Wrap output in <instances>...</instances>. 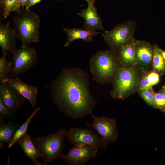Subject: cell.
Masks as SVG:
<instances>
[{
	"instance_id": "1",
	"label": "cell",
	"mask_w": 165,
	"mask_h": 165,
	"mask_svg": "<svg viewBox=\"0 0 165 165\" xmlns=\"http://www.w3.org/2000/svg\"><path fill=\"white\" fill-rule=\"evenodd\" d=\"M88 75L80 68L68 67L52 80L53 102L64 115L80 119L92 113L97 101L90 92Z\"/></svg>"
},
{
	"instance_id": "2",
	"label": "cell",
	"mask_w": 165,
	"mask_h": 165,
	"mask_svg": "<svg viewBox=\"0 0 165 165\" xmlns=\"http://www.w3.org/2000/svg\"><path fill=\"white\" fill-rule=\"evenodd\" d=\"M116 51L110 49L99 51L93 55L89 63L93 79L99 84H104L114 79L119 61Z\"/></svg>"
},
{
	"instance_id": "3",
	"label": "cell",
	"mask_w": 165,
	"mask_h": 165,
	"mask_svg": "<svg viewBox=\"0 0 165 165\" xmlns=\"http://www.w3.org/2000/svg\"><path fill=\"white\" fill-rule=\"evenodd\" d=\"M17 15L12 17L16 37L22 45L40 42V18L30 9H22Z\"/></svg>"
},
{
	"instance_id": "4",
	"label": "cell",
	"mask_w": 165,
	"mask_h": 165,
	"mask_svg": "<svg viewBox=\"0 0 165 165\" xmlns=\"http://www.w3.org/2000/svg\"><path fill=\"white\" fill-rule=\"evenodd\" d=\"M67 132L65 128H61L53 134L31 139L35 148L40 152L45 165L63 154L65 147L63 137Z\"/></svg>"
},
{
	"instance_id": "5",
	"label": "cell",
	"mask_w": 165,
	"mask_h": 165,
	"mask_svg": "<svg viewBox=\"0 0 165 165\" xmlns=\"http://www.w3.org/2000/svg\"><path fill=\"white\" fill-rule=\"evenodd\" d=\"M11 53L12 59L9 62V77H18L30 70L38 62L36 50L29 45H22L20 48H16Z\"/></svg>"
},
{
	"instance_id": "6",
	"label": "cell",
	"mask_w": 165,
	"mask_h": 165,
	"mask_svg": "<svg viewBox=\"0 0 165 165\" xmlns=\"http://www.w3.org/2000/svg\"><path fill=\"white\" fill-rule=\"evenodd\" d=\"M135 28L134 21H126L116 25L111 31L104 32L102 36L110 49L116 53L123 46L135 41L133 37Z\"/></svg>"
},
{
	"instance_id": "7",
	"label": "cell",
	"mask_w": 165,
	"mask_h": 165,
	"mask_svg": "<svg viewBox=\"0 0 165 165\" xmlns=\"http://www.w3.org/2000/svg\"><path fill=\"white\" fill-rule=\"evenodd\" d=\"M91 115L93 118V123L92 124H87L86 126L97 130L101 138L103 148L105 149L109 144L115 142L118 139V131L116 121L112 118L97 117L92 112Z\"/></svg>"
},
{
	"instance_id": "8",
	"label": "cell",
	"mask_w": 165,
	"mask_h": 165,
	"mask_svg": "<svg viewBox=\"0 0 165 165\" xmlns=\"http://www.w3.org/2000/svg\"><path fill=\"white\" fill-rule=\"evenodd\" d=\"M136 81L135 74L133 69L119 68L114 80L112 97L117 99L125 98L134 86Z\"/></svg>"
},
{
	"instance_id": "9",
	"label": "cell",
	"mask_w": 165,
	"mask_h": 165,
	"mask_svg": "<svg viewBox=\"0 0 165 165\" xmlns=\"http://www.w3.org/2000/svg\"><path fill=\"white\" fill-rule=\"evenodd\" d=\"M68 154L60 157L63 161L70 165H84L89 160L96 156L99 149L97 147L84 144L74 145Z\"/></svg>"
},
{
	"instance_id": "10",
	"label": "cell",
	"mask_w": 165,
	"mask_h": 165,
	"mask_svg": "<svg viewBox=\"0 0 165 165\" xmlns=\"http://www.w3.org/2000/svg\"><path fill=\"white\" fill-rule=\"evenodd\" d=\"M65 136L74 145L82 143L95 146L98 149L103 148L101 137L91 130L72 128L66 132Z\"/></svg>"
},
{
	"instance_id": "11",
	"label": "cell",
	"mask_w": 165,
	"mask_h": 165,
	"mask_svg": "<svg viewBox=\"0 0 165 165\" xmlns=\"http://www.w3.org/2000/svg\"><path fill=\"white\" fill-rule=\"evenodd\" d=\"M25 99L8 83L0 82V99L13 114L21 107Z\"/></svg>"
},
{
	"instance_id": "12",
	"label": "cell",
	"mask_w": 165,
	"mask_h": 165,
	"mask_svg": "<svg viewBox=\"0 0 165 165\" xmlns=\"http://www.w3.org/2000/svg\"><path fill=\"white\" fill-rule=\"evenodd\" d=\"M7 83L16 89L25 98L28 99L33 107L37 103L38 89L35 86L25 83L19 78H8L3 81Z\"/></svg>"
},
{
	"instance_id": "13",
	"label": "cell",
	"mask_w": 165,
	"mask_h": 165,
	"mask_svg": "<svg viewBox=\"0 0 165 165\" xmlns=\"http://www.w3.org/2000/svg\"><path fill=\"white\" fill-rule=\"evenodd\" d=\"M16 35L14 28L9 25V22L0 24V46L3 55H7V52H11L16 48Z\"/></svg>"
},
{
	"instance_id": "14",
	"label": "cell",
	"mask_w": 165,
	"mask_h": 165,
	"mask_svg": "<svg viewBox=\"0 0 165 165\" xmlns=\"http://www.w3.org/2000/svg\"><path fill=\"white\" fill-rule=\"evenodd\" d=\"M87 3V8L82 10L78 13L79 16L84 19V24L82 28L100 29L106 31L102 25V20L97 13L94 5Z\"/></svg>"
},
{
	"instance_id": "15",
	"label": "cell",
	"mask_w": 165,
	"mask_h": 165,
	"mask_svg": "<svg viewBox=\"0 0 165 165\" xmlns=\"http://www.w3.org/2000/svg\"><path fill=\"white\" fill-rule=\"evenodd\" d=\"M64 31L67 35V39L64 46H69L73 41L80 39L86 42H91L93 37L100 32L95 31L93 28H87L84 29L78 28H64Z\"/></svg>"
},
{
	"instance_id": "16",
	"label": "cell",
	"mask_w": 165,
	"mask_h": 165,
	"mask_svg": "<svg viewBox=\"0 0 165 165\" xmlns=\"http://www.w3.org/2000/svg\"><path fill=\"white\" fill-rule=\"evenodd\" d=\"M22 148L26 155L36 165H44L39 162L38 159L41 157L39 151L35 146L31 137L27 131L17 141Z\"/></svg>"
},
{
	"instance_id": "17",
	"label": "cell",
	"mask_w": 165,
	"mask_h": 165,
	"mask_svg": "<svg viewBox=\"0 0 165 165\" xmlns=\"http://www.w3.org/2000/svg\"><path fill=\"white\" fill-rule=\"evenodd\" d=\"M136 56L137 61L147 65L152 60L154 46L142 40L135 41Z\"/></svg>"
},
{
	"instance_id": "18",
	"label": "cell",
	"mask_w": 165,
	"mask_h": 165,
	"mask_svg": "<svg viewBox=\"0 0 165 165\" xmlns=\"http://www.w3.org/2000/svg\"><path fill=\"white\" fill-rule=\"evenodd\" d=\"M135 41L131 44L123 46L118 51V55L117 56L119 60L128 64L134 63L137 61Z\"/></svg>"
},
{
	"instance_id": "19",
	"label": "cell",
	"mask_w": 165,
	"mask_h": 165,
	"mask_svg": "<svg viewBox=\"0 0 165 165\" xmlns=\"http://www.w3.org/2000/svg\"><path fill=\"white\" fill-rule=\"evenodd\" d=\"M20 125L10 121L6 124H1L0 126V146L2 147L4 142L8 145L10 143L12 135Z\"/></svg>"
},
{
	"instance_id": "20",
	"label": "cell",
	"mask_w": 165,
	"mask_h": 165,
	"mask_svg": "<svg viewBox=\"0 0 165 165\" xmlns=\"http://www.w3.org/2000/svg\"><path fill=\"white\" fill-rule=\"evenodd\" d=\"M0 8L1 16L5 19L12 12L18 13L22 9L20 0H0Z\"/></svg>"
},
{
	"instance_id": "21",
	"label": "cell",
	"mask_w": 165,
	"mask_h": 165,
	"mask_svg": "<svg viewBox=\"0 0 165 165\" xmlns=\"http://www.w3.org/2000/svg\"><path fill=\"white\" fill-rule=\"evenodd\" d=\"M41 109L40 107L35 108L32 113L29 116L26 121L12 135L10 142L8 145L9 148L11 147L19 140L24 135L27 131L29 124L31 119L37 112Z\"/></svg>"
},
{
	"instance_id": "22",
	"label": "cell",
	"mask_w": 165,
	"mask_h": 165,
	"mask_svg": "<svg viewBox=\"0 0 165 165\" xmlns=\"http://www.w3.org/2000/svg\"><path fill=\"white\" fill-rule=\"evenodd\" d=\"M152 61L154 68L159 71H163L165 68V61L158 48L154 46Z\"/></svg>"
},
{
	"instance_id": "23",
	"label": "cell",
	"mask_w": 165,
	"mask_h": 165,
	"mask_svg": "<svg viewBox=\"0 0 165 165\" xmlns=\"http://www.w3.org/2000/svg\"><path fill=\"white\" fill-rule=\"evenodd\" d=\"M6 55H2L0 59V82L9 78L10 64L6 59Z\"/></svg>"
},
{
	"instance_id": "24",
	"label": "cell",
	"mask_w": 165,
	"mask_h": 165,
	"mask_svg": "<svg viewBox=\"0 0 165 165\" xmlns=\"http://www.w3.org/2000/svg\"><path fill=\"white\" fill-rule=\"evenodd\" d=\"M141 95L145 102L149 105L156 107L153 93L148 90H142Z\"/></svg>"
},
{
	"instance_id": "25",
	"label": "cell",
	"mask_w": 165,
	"mask_h": 165,
	"mask_svg": "<svg viewBox=\"0 0 165 165\" xmlns=\"http://www.w3.org/2000/svg\"><path fill=\"white\" fill-rule=\"evenodd\" d=\"M154 101L156 107L163 108L165 106V94H154Z\"/></svg>"
},
{
	"instance_id": "26",
	"label": "cell",
	"mask_w": 165,
	"mask_h": 165,
	"mask_svg": "<svg viewBox=\"0 0 165 165\" xmlns=\"http://www.w3.org/2000/svg\"><path fill=\"white\" fill-rule=\"evenodd\" d=\"M0 117L12 119L14 117V115L9 109L0 99Z\"/></svg>"
},
{
	"instance_id": "27",
	"label": "cell",
	"mask_w": 165,
	"mask_h": 165,
	"mask_svg": "<svg viewBox=\"0 0 165 165\" xmlns=\"http://www.w3.org/2000/svg\"><path fill=\"white\" fill-rule=\"evenodd\" d=\"M153 86L149 82L148 75L144 77L142 79L141 83L140 89L141 90L152 91Z\"/></svg>"
},
{
	"instance_id": "28",
	"label": "cell",
	"mask_w": 165,
	"mask_h": 165,
	"mask_svg": "<svg viewBox=\"0 0 165 165\" xmlns=\"http://www.w3.org/2000/svg\"><path fill=\"white\" fill-rule=\"evenodd\" d=\"M148 76L149 82L153 86L156 84L159 81V75L156 73L152 72L150 73Z\"/></svg>"
},
{
	"instance_id": "29",
	"label": "cell",
	"mask_w": 165,
	"mask_h": 165,
	"mask_svg": "<svg viewBox=\"0 0 165 165\" xmlns=\"http://www.w3.org/2000/svg\"><path fill=\"white\" fill-rule=\"evenodd\" d=\"M42 0H28L25 5V9H30L32 6L39 2Z\"/></svg>"
},
{
	"instance_id": "30",
	"label": "cell",
	"mask_w": 165,
	"mask_h": 165,
	"mask_svg": "<svg viewBox=\"0 0 165 165\" xmlns=\"http://www.w3.org/2000/svg\"><path fill=\"white\" fill-rule=\"evenodd\" d=\"M28 0H20V6L22 9H24L25 3Z\"/></svg>"
},
{
	"instance_id": "31",
	"label": "cell",
	"mask_w": 165,
	"mask_h": 165,
	"mask_svg": "<svg viewBox=\"0 0 165 165\" xmlns=\"http://www.w3.org/2000/svg\"><path fill=\"white\" fill-rule=\"evenodd\" d=\"M159 50L160 53L165 61V51L160 49H159Z\"/></svg>"
},
{
	"instance_id": "32",
	"label": "cell",
	"mask_w": 165,
	"mask_h": 165,
	"mask_svg": "<svg viewBox=\"0 0 165 165\" xmlns=\"http://www.w3.org/2000/svg\"><path fill=\"white\" fill-rule=\"evenodd\" d=\"M87 1V3H89L93 5H94V4L96 0H85Z\"/></svg>"
},
{
	"instance_id": "33",
	"label": "cell",
	"mask_w": 165,
	"mask_h": 165,
	"mask_svg": "<svg viewBox=\"0 0 165 165\" xmlns=\"http://www.w3.org/2000/svg\"><path fill=\"white\" fill-rule=\"evenodd\" d=\"M162 90L163 92L165 94V86H164L163 87Z\"/></svg>"
},
{
	"instance_id": "34",
	"label": "cell",
	"mask_w": 165,
	"mask_h": 165,
	"mask_svg": "<svg viewBox=\"0 0 165 165\" xmlns=\"http://www.w3.org/2000/svg\"></svg>"
}]
</instances>
